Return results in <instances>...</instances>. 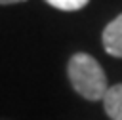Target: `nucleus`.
<instances>
[{"instance_id": "obj_2", "label": "nucleus", "mask_w": 122, "mask_h": 120, "mask_svg": "<svg viewBox=\"0 0 122 120\" xmlns=\"http://www.w3.org/2000/svg\"><path fill=\"white\" fill-rule=\"evenodd\" d=\"M103 48L112 57H122V13L114 17L103 30Z\"/></svg>"}, {"instance_id": "obj_4", "label": "nucleus", "mask_w": 122, "mask_h": 120, "mask_svg": "<svg viewBox=\"0 0 122 120\" xmlns=\"http://www.w3.org/2000/svg\"><path fill=\"white\" fill-rule=\"evenodd\" d=\"M46 2L61 11H76V10H82L90 0H46Z\"/></svg>"}, {"instance_id": "obj_5", "label": "nucleus", "mask_w": 122, "mask_h": 120, "mask_svg": "<svg viewBox=\"0 0 122 120\" xmlns=\"http://www.w3.org/2000/svg\"><path fill=\"white\" fill-rule=\"evenodd\" d=\"M17 2H25V0H0L2 6H8V4H17Z\"/></svg>"}, {"instance_id": "obj_3", "label": "nucleus", "mask_w": 122, "mask_h": 120, "mask_svg": "<svg viewBox=\"0 0 122 120\" xmlns=\"http://www.w3.org/2000/svg\"><path fill=\"white\" fill-rule=\"evenodd\" d=\"M103 107L111 120H122V84L109 86L103 97Z\"/></svg>"}, {"instance_id": "obj_1", "label": "nucleus", "mask_w": 122, "mask_h": 120, "mask_svg": "<svg viewBox=\"0 0 122 120\" xmlns=\"http://www.w3.org/2000/svg\"><path fill=\"white\" fill-rule=\"evenodd\" d=\"M69 80L78 95L88 101H103L109 84L101 65L88 53H74L67 65Z\"/></svg>"}, {"instance_id": "obj_6", "label": "nucleus", "mask_w": 122, "mask_h": 120, "mask_svg": "<svg viewBox=\"0 0 122 120\" xmlns=\"http://www.w3.org/2000/svg\"><path fill=\"white\" fill-rule=\"evenodd\" d=\"M0 120H11V118H0Z\"/></svg>"}]
</instances>
